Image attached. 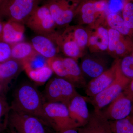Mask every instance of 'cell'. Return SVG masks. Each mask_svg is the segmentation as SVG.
<instances>
[{
	"label": "cell",
	"instance_id": "cell-30",
	"mask_svg": "<svg viewBox=\"0 0 133 133\" xmlns=\"http://www.w3.org/2000/svg\"><path fill=\"white\" fill-rule=\"evenodd\" d=\"M12 58V45L2 41H0V63Z\"/></svg>",
	"mask_w": 133,
	"mask_h": 133
},
{
	"label": "cell",
	"instance_id": "cell-23",
	"mask_svg": "<svg viewBox=\"0 0 133 133\" xmlns=\"http://www.w3.org/2000/svg\"><path fill=\"white\" fill-rule=\"evenodd\" d=\"M88 43L98 50L104 51L108 49V30L102 26L98 27L95 33L89 36Z\"/></svg>",
	"mask_w": 133,
	"mask_h": 133
},
{
	"label": "cell",
	"instance_id": "cell-10",
	"mask_svg": "<svg viewBox=\"0 0 133 133\" xmlns=\"http://www.w3.org/2000/svg\"><path fill=\"white\" fill-rule=\"evenodd\" d=\"M102 112L108 120L122 119L127 117L133 111V101L128 96L122 92Z\"/></svg>",
	"mask_w": 133,
	"mask_h": 133
},
{
	"label": "cell",
	"instance_id": "cell-38",
	"mask_svg": "<svg viewBox=\"0 0 133 133\" xmlns=\"http://www.w3.org/2000/svg\"><path fill=\"white\" fill-rule=\"evenodd\" d=\"M2 0H0V4H1V3L2 1Z\"/></svg>",
	"mask_w": 133,
	"mask_h": 133
},
{
	"label": "cell",
	"instance_id": "cell-9",
	"mask_svg": "<svg viewBox=\"0 0 133 133\" xmlns=\"http://www.w3.org/2000/svg\"><path fill=\"white\" fill-rule=\"evenodd\" d=\"M48 7L57 26H64L73 20L76 5L68 0H47Z\"/></svg>",
	"mask_w": 133,
	"mask_h": 133
},
{
	"label": "cell",
	"instance_id": "cell-2",
	"mask_svg": "<svg viewBox=\"0 0 133 133\" xmlns=\"http://www.w3.org/2000/svg\"><path fill=\"white\" fill-rule=\"evenodd\" d=\"M8 123L16 133H51L52 129L43 119L11 108Z\"/></svg>",
	"mask_w": 133,
	"mask_h": 133
},
{
	"label": "cell",
	"instance_id": "cell-14",
	"mask_svg": "<svg viewBox=\"0 0 133 133\" xmlns=\"http://www.w3.org/2000/svg\"><path fill=\"white\" fill-rule=\"evenodd\" d=\"M67 107L71 118L77 124L78 128L86 124L90 114L85 98L77 94L72 99Z\"/></svg>",
	"mask_w": 133,
	"mask_h": 133
},
{
	"label": "cell",
	"instance_id": "cell-6",
	"mask_svg": "<svg viewBox=\"0 0 133 133\" xmlns=\"http://www.w3.org/2000/svg\"><path fill=\"white\" fill-rule=\"evenodd\" d=\"M75 87L62 78L50 79L45 86L44 97L46 102H60L67 106L72 99L78 94Z\"/></svg>",
	"mask_w": 133,
	"mask_h": 133
},
{
	"label": "cell",
	"instance_id": "cell-31",
	"mask_svg": "<svg viewBox=\"0 0 133 133\" xmlns=\"http://www.w3.org/2000/svg\"><path fill=\"white\" fill-rule=\"evenodd\" d=\"M125 4L124 0H109L107 9L110 13L117 14L123 10Z\"/></svg>",
	"mask_w": 133,
	"mask_h": 133
},
{
	"label": "cell",
	"instance_id": "cell-36",
	"mask_svg": "<svg viewBox=\"0 0 133 133\" xmlns=\"http://www.w3.org/2000/svg\"><path fill=\"white\" fill-rule=\"evenodd\" d=\"M2 89H3V88H2V87L0 85V91H1V90Z\"/></svg>",
	"mask_w": 133,
	"mask_h": 133
},
{
	"label": "cell",
	"instance_id": "cell-19",
	"mask_svg": "<svg viewBox=\"0 0 133 133\" xmlns=\"http://www.w3.org/2000/svg\"><path fill=\"white\" fill-rule=\"evenodd\" d=\"M31 43L24 41L12 45V58L23 63L37 55Z\"/></svg>",
	"mask_w": 133,
	"mask_h": 133
},
{
	"label": "cell",
	"instance_id": "cell-27",
	"mask_svg": "<svg viewBox=\"0 0 133 133\" xmlns=\"http://www.w3.org/2000/svg\"><path fill=\"white\" fill-rule=\"evenodd\" d=\"M119 67L125 77L131 80L133 79V57L132 55H127L119 60Z\"/></svg>",
	"mask_w": 133,
	"mask_h": 133
},
{
	"label": "cell",
	"instance_id": "cell-15",
	"mask_svg": "<svg viewBox=\"0 0 133 133\" xmlns=\"http://www.w3.org/2000/svg\"><path fill=\"white\" fill-rule=\"evenodd\" d=\"M31 43L36 52L47 59L56 56L59 51L56 43L47 35L35 36L31 39Z\"/></svg>",
	"mask_w": 133,
	"mask_h": 133
},
{
	"label": "cell",
	"instance_id": "cell-34",
	"mask_svg": "<svg viewBox=\"0 0 133 133\" xmlns=\"http://www.w3.org/2000/svg\"><path fill=\"white\" fill-rule=\"evenodd\" d=\"M68 1L70 2H71L72 3H73V4H74V5H77V4L79 1H81V0H68Z\"/></svg>",
	"mask_w": 133,
	"mask_h": 133
},
{
	"label": "cell",
	"instance_id": "cell-37",
	"mask_svg": "<svg viewBox=\"0 0 133 133\" xmlns=\"http://www.w3.org/2000/svg\"><path fill=\"white\" fill-rule=\"evenodd\" d=\"M132 56L133 57V50L132 51Z\"/></svg>",
	"mask_w": 133,
	"mask_h": 133
},
{
	"label": "cell",
	"instance_id": "cell-16",
	"mask_svg": "<svg viewBox=\"0 0 133 133\" xmlns=\"http://www.w3.org/2000/svg\"><path fill=\"white\" fill-rule=\"evenodd\" d=\"M24 24L12 21L4 23L2 41L11 45L24 41L25 31Z\"/></svg>",
	"mask_w": 133,
	"mask_h": 133
},
{
	"label": "cell",
	"instance_id": "cell-22",
	"mask_svg": "<svg viewBox=\"0 0 133 133\" xmlns=\"http://www.w3.org/2000/svg\"><path fill=\"white\" fill-rule=\"evenodd\" d=\"M108 49L116 56L121 55L127 48V37L118 31L110 28L108 30Z\"/></svg>",
	"mask_w": 133,
	"mask_h": 133
},
{
	"label": "cell",
	"instance_id": "cell-32",
	"mask_svg": "<svg viewBox=\"0 0 133 133\" xmlns=\"http://www.w3.org/2000/svg\"><path fill=\"white\" fill-rule=\"evenodd\" d=\"M123 92L133 101V79L130 81Z\"/></svg>",
	"mask_w": 133,
	"mask_h": 133
},
{
	"label": "cell",
	"instance_id": "cell-29",
	"mask_svg": "<svg viewBox=\"0 0 133 133\" xmlns=\"http://www.w3.org/2000/svg\"><path fill=\"white\" fill-rule=\"evenodd\" d=\"M122 18L126 26L133 31V3H126L122 10Z\"/></svg>",
	"mask_w": 133,
	"mask_h": 133
},
{
	"label": "cell",
	"instance_id": "cell-35",
	"mask_svg": "<svg viewBox=\"0 0 133 133\" xmlns=\"http://www.w3.org/2000/svg\"><path fill=\"white\" fill-rule=\"evenodd\" d=\"M10 133H16V132H15L14 131H13V130H12H12H11V131H10Z\"/></svg>",
	"mask_w": 133,
	"mask_h": 133
},
{
	"label": "cell",
	"instance_id": "cell-12",
	"mask_svg": "<svg viewBox=\"0 0 133 133\" xmlns=\"http://www.w3.org/2000/svg\"><path fill=\"white\" fill-rule=\"evenodd\" d=\"M47 36L55 42L59 50H61L68 57L76 60L81 56V49L68 30L62 35H59L55 31Z\"/></svg>",
	"mask_w": 133,
	"mask_h": 133
},
{
	"label": "cell",
	"instance_id": "cell-8",
	"mask_svg": "<svg viewBox=\"0 0 133 133\" xmlns=\"http://www.w3.org/2000/svg\"><path fill=\"white\" fill-rule=\"evenodd\" d=\"M37 35H48L55 32L57 26L48 7L37 6L25 23Z\"/></svg>",
	"mask_w": 133,
	"mask_h": 133
},
{
	"label": "cell",
	"instance_id": "cell-33",
	"mask_svg": "<svg viewBox=\"0 0 133 133\" xmlns=\"http://www.w3.org/2000/svg\"><path fill=\"white\" fill-rule=\"evenodd\" d=\"M56 133H79L77 128L68 129Z\"/></svg>",
	"mask_w": 133,
	"mask_h": 133
},
{
	"label": "cell",
	"instance_id": "cell-17",
	"mask_svg": "<svg viewBox=\"0 0 133 133\" xmlns=\"http://www.w3.org/2000/svg\"><path fill=\"white\" fill-rule=\"evenodd\" d=\"M23 69L22 64L11 58L5 62L0 63V85L2 88Z\"/></svg>",
	"mask_w": 133,
	"mask_h": 133
},
{
	"label": "cell",
	"instance_id": "cell-20",
	"mask_svg": "<svg viewBox=\"0 0 133 133\" xmlns=\"http://www.w3.org/2000/svg\"><path fill=\"white\" fill-rule=\"evenodd\" d=\"M80 67L82 73L93 79L106 71V66L104 62L92 57H86L83 59Z\"/></svg>",
	"mask_w": 133,
	"mask_h": 133
},
{
	"label": "cell",
	"instance_id": "cell-11",
	"mask_svg": "<svg viewBox=\"0 0 133 133\" xmlns=\"http://www.w3.org/2000/svg\"><path fill=\"white\" fill-rule=\"evenodd\" d=\"M77 129L79 133H113L111 123L101 111L90 114L87 122Z\"/></svg>",
	"mask_w": 133,
	"mask_h": 133
},
{
	"label": "cell",
	"instance_id": "cell-21",
	"mask_svg": "<svg viewBox=\"0 0 133 133\" xmlns=\"http://www.w3.org/2000/svg\"><path fill=\"white\" fill-rule=\"evenodd\" d=\"M23 70L29 78L35 83L41 84L49 81L54 73L48 64L35 69L31 68L26 64H23Z\"/></svg>",
	"mask_w": 133,
	"mask_h": 133
},
{
	"label": "cell",
	"instance_id": "cell-1",
	"mask_svg": "<svg viewBox=\"0 0 133 133\" xmlns=\"http://www.w3.org/2000/svg\"><path fill=\"white\" fill-rule=\"evenodd\" d=\"M45 102L44 97L35 85L30 83H23L16 90L10 108L37 116L44 121L43 108Z\"/></svg>",
	"mask_w": 133,
	"mask_h": 133
},
{
	"label": "cell",
	"instance_id": "cell-13",
	"mask_svg": "<svg viewBox=\"0 0 133 133\" xmlns=\"http://www.w3.org/2000/svg\"><path fill=\"white\" fill-rule=\"evenodd\" d=\"M117 65L118 62L109 70L89 82L86 88V93L88 97H92L98 94L113 82L116 77Z\"/></svg>",
	"mask_w": 133,
	"mask_h": 133
},
{
	"label": "cell",
	"instance_id": "cell-3",
	"mask_svg": "<svg viewBox=\"0 0 133 133\" xmlns=\"http://www.w3.org/2000/svg\"><path fill=\"white\" fill-rule=\"evenodd\" d=\"M47 64L53 73L59 77L70 82L75 87L85 86L86 82L80 66L76 60L71 58L56 56L47 59Z\"/></svg>",
	"mask_w": 133,
	"mask_h": 133
},
{
	"label": "cell",
	"instance_id": "cell-18",
	"mask_svg": "<svg viewBox=\"0 0 133 133\" xmlns=\"http://www.w3.org/2000/svg\"><path fill=\"white\" fill-rule=\"evenodd\" d=\"M107 8L108 3L105 0L86 3L80 8L82 21L85 24H91L95 20V15L105 11Z\"/></svg>",
	"mask_w": 133,
	"mask_h": 133
},
{
	"label": "cell",
	"instance_id": "cell-4",
	"mask_svg": "<svg viewBox=\"0 0 133 133\" xmlns=\"http://www.w3.org/2000/svg\"><path fill=\"white\" fill-rule=\"evenodd\" d=\"M44 120L56 132L77 126L69 114L66 105L60 102H45L43 108Z\"/></svg>",
	"mask_w": 133,
	"mask_h": 133
},
{
	"label": "cell",
	"instance_id": "cell-39",
	"mask_svg": "<svg viewBox=\"0 0 133 133\" xmlns=\"http://www.w3.org/2000/svg\"><path fill=\"white\" fill-rule=\"evenodd\" d=\"M0 133H3L2 132H0Z\"/></svg>",
	"mask_w": 133,
	"mask_h": 133
},
{
	"label": "cell",
	"instance_id": "cell-28",
	"mask_svg": "<svg viewBox=\"0 0 133 133\" xmlns=\"http://www.w3.org/2000/svg\"><path fill=\"white\" fill-rule=\"evenodd\" d=\"M10 110V107L9 106L6 98L4 96L0 95V132L8 124Z\"/></svg>",
	"mask_w": 133,
	"mask_h": 133
},
{
	"label": "cell",
	"instance_id": "cell-5",
	"mask_svg": "<svg viewBox=\"0 0 133 133\" xmlns=\"http://www.w3.org/2000/svg\"><path fill=\"white\" fill-rule=\"evenodd\" d=\"M37 6V0H2L0 17L24 24Z\"/></svg>",
	"mask_w": 133,
	"mask_h": 133
},
{
	"label": "cell",
	"instance_id": "cell-24",
	"mask_svg": "<svg viewBox=\"0 0 133 133\" xmlns=\"http://www.w3.org/2000/svg\"><path fill=\"white\" fill-rule=\"evenodd\" d=\"M107 20L110 28L133 39V31L126 26L123 18L119 15L115 13H109L108 15Z\"/></svg>",
	"mask_w": 133,
	"mask_h": 133
},
{
	"label": "cell",
	"instance_id": "cell-26",
	"mask_svg": "<svg viewBox=\"0 0 133 133\" xmlns=\"http://www.w3.org/2000/svg\"><path fill=\"white\" fill-rule=\"evenodd\" d=\"M68 31L81 49L86 46L88 43L89 35L85 30L78 28L70 29Z\"/></svg>",
	"mask_w": 133,
	"mask_h": 133
},
{
	"label": "cell",
	"instance_id": "cell-25",
	"mask_svg": "<svg viewBox=\"0 0 133 133\" xmlns=\"http://www.w3.org/2000/svg\"><path fill=\"white\" fill-rule=\"evenodd\" d=\"M113 133H133V111L122 119L111 123Z\"/></svg>",
	"mask_w": 133,
	"mask_h": 133
},
{
	"label": "cell",
	"instance_id": "cell-7",
	"mask_svg": "<svg viewBox=\"0 0 133 133\" xmlns=\"http://www.w3.org/2000/svg\"><path fill=\"white\" fill-rule=\"evenodd\" d=\"M131 80L122 73L119 67V61H118L116 76L114 81L104 90L89 99L94 110L101 111L109 105L124 91Z\"/></svg>",
	"mask_w": 133,
	"mask_h": 133
}]
</instances>
